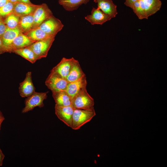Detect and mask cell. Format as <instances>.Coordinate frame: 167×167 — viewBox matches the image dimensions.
I'll return each mask as SVG.
<instances>
[{"label":"cell","mask_w":167,"mask_h":167,"mask_svg":"<svg viewBox=\"0 0 167 167\" xmlns=\"http://www.w3.org/2000/svg\"><path fill=\"white\" fill-rule=\"evenodd\" d=\"M96 115L94 108L90 109H75L71 128L74 130L79 129L83 125L90 122Z\"/></svg>","instance_id":"1"},{"label":"cell","mask_w":167,"mask_h":167,"mask_svg":"<svg viewBox=\"0 0 167 167\" xmlns=\"http://www.w3.org/2000/svg\"><path fill=\"white\" fill-rule=\"evenodd\" d=\"M93 98L88 92L86 87L81 89L72 99V105L75 109H90L94 108Z\"/></svg>","instance_id":"2"},{"label":"cell","mask_w":167,"mask_h":167,"mask_svg":"<svg viewBox=\"0 0 167 167\" xmlns=\"http://www.w3.org/2000/svg\"><path fill=\"white\" fill-rule=\"evenodd\" d=\"M48 92H35L32 95L27 97L25 101V106L22 111L25 113L32 110L35 107H43L44 105V101L47 97Z\"/></svg>","instance_id":"3"},{"label":"cell","mask_w":167,"mask_h":167,"mask_svg":"<svg viewBox=\"0 0 167 167\" xmlns=\"http://www.w3.org/2000/svg\"><path fill=\"white\" fill-rule=\"evenodd\" d=\"M55 37L36 41L27 47L31 49L39 59L47 57Z\"/></svg>","instance_id":"4"},{"label":"cell","mask_w":167,"mask_h":167,"mask_svg":"<svg viewBox=\"0 0 167 167\" xmlns=\"http://www.w3.org/2000/svg\"><path fill=\"white\" fill-rule=\"evenodd\" d=\"M63 26L61 21L53 15L43 22L39 27L46 33L55 36Z\"/></svg>","instance_id":"5"},{"label":"cell","mask_w":167,"mask_h":167,"mask_svg":"<svg viewBox=\"0 0 167 167\" xmlns=\"http://www.w3.org/2000/svg\"><path fill=\"white\" fill-rule=\"evenodd\" d=\"M68 83L66 79L50 72L45 81V84L52 92L66 90Z\"/></svg>","instance_id":"6"},{"label":"cell","mask_w":167,"mask_h":167,"mask_svg":"<svg viewBox=\"0 0 167 167\" xmlns=\"http://www.w3.org/2000/svg\"><path fill=\"white\" fill-rule=\"evenodd\" d=\"M53 15L51 11L46 4L40 5L33 14L34 22L32 29L39 27L43 22Z\"/></svg>","instance_id":"7"},{"label":"cell","mask_w":167,"mask_h":167,"mask_svg":"<svg viewBox=\"0 0 167 167\" xmlns=\"http://www.w3.org/2000/svg\"><path fill=\"white\" fill-rule=\"evenodd\" d=\"M75 109L72 105L60 106L55 104V114L60 120L71 128L72 116Z\"/></svg>","instance_id":"8"},{"label":"cell","mask_w":167,"mask_h":167,"mask_svg":"<svg viewBox=\"0 0 167 167\" xmlns=\"http://www.w3.org/2000/svg\"><path fill=\"white\" fill-rule=\"evenodd\" d=\"M75 59L73 58H63L60 62L51 70L50 72L66 79Z\"/></svg>","instance_id":"9"},{"label":"cell","mask_w":167,"mask_h":167,"mask_svg":"<svg viewBox=\"0 0 167 167\" xmlns=\"http://www.w3.org/2000/svg\"><path fill=\"white\" fill-rule=\"evenodd\" d=\"M39 5L20 2L14 3L13 13L19 17L33 14Z\"/></svg>","instance_id":"10"},{"label":"cell","mask_w":167,"mask_h":167,"mask_svg":"<svg viewBox=\"0 0 167 167\" xmlns=\"http://www.w3.org/2000/svg\"><path fill=\"white\" fill-rule=\"evenodd\" d=\"M85 18L92 25H101L106 21L110 20L112 18L109 15L103 13L98 8L93 7L91 14L85 16Z\"/></svg>","instance_id":"11"},{"label":"cell","mask_w":167,"mask_h":167,"mask_svg":"<svg viewBox=\"0 0 167 167\" xmlns=\"http://www.w3.org/2000/svg\"><path fill=\"white\" fill-rule=\"evenodd\" d=\"M19 88L20 95L22 97H28L35 92L32 82L31 72L28 71L26 74L25 78L20 83Z\"/></svg>","instance_id":"12"},{"label":"cell","mask_w":167,"mask_h":167,"mask_svg":"<svg viewBox=\"0 0 167 167\" xmlns=\"http://www.w3.org/2000/svg\"><path fill=\"white\" fill-rule=\"evenodd\" d=\"M23 33L19 28L10 29L7 27L1 39L6 52L11 53V48L14 39L18 35Z\"/></svg>","instance_id":"13"},{"label":"cell","mask_w":167,"mask_h":167,"mask_svg":"<svg viewBox=\"0 0 167 167\" xmlns=\"http://www.w3.org/2000/svg\"><path fill=\"white\" fill-rule=\"evenodd\" d=\"M93 1L97 3V8L112 18L115 17L118 14L117 6L112 0H94Z\"/></svg>","instance_id":"14"},{"label":"cell","mask_w":167,"mask_h":167,"mask_svg":"<svg viewBox=\"0 0 167 167\" xmlns=\"http://www.w3.org/2000/svg\"><path fill=\"white\" fill-rule=\"evenodd\" d=\"M87 84L85 75L77 80L68 83L66 91L72 99L81 89L86 87Z\"/></svg>","instance_id":"15"},{"label":"cell","mask_w":167,"mask_h":167,"mask_svg":"<svg viewBox=\"0 0 167 167\" xmlns=\"http://www.w3.org/2000/svg\"><path fill=\"white\" fill-rule=\"evenodd\" d=\"M35 42L23 33L17 36L13 40L11 47V53L15 49L27 47Z\"/></svg>","instance_id":"16"},{"label":"cell","mask_w":167,"mask_h":167,"mask_svg":"<svg viewBox=\"0 0 167 167\" xmlns=\"http://www.w3.org/2000/svg\"><path fill=\"white\" fill-rule=\"evenodd\" d=\"M52 93L56 105L60 106L72 105V99L66 90L53 92Z\"/></svg>","instance_id":"17"},{"label":"cell","mask_w":167,"mask_h":167,"mask_svg":"<svg viewBox=\"0 0 167 167\" xmlns=\"http://www.w3.org/2000/svg\"><path fill=\"white\" fill-rule=\"evenodd\" d=\"M85 75L78 61L75 59L66 79L69 83L77 80Z\"/></svg>","instance_id":"18"},{"label":"cell","mask_w":167,"mask_h":167,"mask_svg":"<svg viewBox=\"0 0 167 167\" xmlns=\"http://www.w3.org/2000/svg\"><path fill=\"white\" fill-rule=\"evenodd\" d=\"M144 3L147 18L156 13L160 9L162 3L160 0H142Z\"/></svg>","instance_id":"19"},{"label":"cell","mask_w":167,"mask_h":167,"mask_svg":"<svg viewBox=\"0 0 167 167\" xmlns=\"http://www.w3.org/2000/svg\"><path fill=\"white\" fill-rule=\"evenodd\" d=\"M59 3L66 11H72L77 9L83 4H86L90 0H58Z\"/></svg>","instance_id":"20"},{"label":"cell","mask_w":167,"mask_h":167,"mask_svg":"<svg viewBox=\"0 0 167 167\" xmlns=\"http://www.w3.org/2000/svg\"><path fill=\"white\" fill-rule=\"evenodd\" d=\"M33 14L20 17L18 28L23 33L25 34L32 29L34 22Z\"/></svg>","instance_id":"21"},{"label":"cell","mask_w":167,"mask_h":167,"mask_svg":"<svg viewBox=\"0 0 167 167\" xmlns=\"http://www.w3.org/2000/svg\"><path fill=\"white\" fill-rule=\"evenodd\" d=\"M24 34L35 42L55 36L46 33L39 27L32 29Z\"/></svg>","instance_id":"22"},{"label":"cell","mask_w":167,"mask_h":167,"mask_svg":"<svg viewBox=\"0 0 167 167\" xmlns=\"http://www.w3.org/2000/svg\"><path fill=\"white\" fill-rule=\"evenodd\" d=\"M12 52L20 56L32 63L39 59L34 53L28 47L14 50Z\"/></svg>","instance_id":"23"},{"label":"cell","mask_w":167,"mask_h":167,"mask_svg":"<svg viewBox=\"0 0 167 167\" xmlns=\"http://www.w3.org/2000/svg\"><path fill=\"white\" fill-rule=\"evenodd\" d=\"M131 8L140 19H148L145 12V7L142 0H137L132 5Z\"/></svg>","instance_id":"24"},{"label":"cell","mask_w":167,"mask_h":167,"mask_svg":"<svg viewBox=\"0 0 167 167\" xmlns=\"http://www.w3.org/2000/svg\"><path fill=\"white\" fill-rule=\"evenodd\" d=\"M20 17L12 13L6 17L4 23L6 27L10 29L18 28Z\"/></svg>","instance_id":"25"},{"label":"cell","mask_w":167,"mask_h":167,"mask_svg":"<svg viewBox=\"0 0 167 167\" xmlns=\"http://www.w3.org/2000/svg\"><path fill=\"white\" fill-rule=\"evenodd\" d=\"M14 3L8 1L4 6L0 7V16H7L13 13Z\"/></svg>","instance_id":"26"},{"label":"cell","mask_w":167,"mask_h":167,"mask_svg":"<svg viewBox=\"0 0 167 167\" xmlns=\"http://www.w3.org/2000/svg\"><path fill=\"white\" fill-rule=\"evenodd\" d=\"M7 27L4 21L2 20V17L0 16V38L5 32Z\"/></svg>","instance_id":"27"},{"label":"cell","mask_w":167,"mask_h":167,"mask_svg":"<svg viewBox=\"0 0 167 167\" xmlns=\"http://www.w3.org/2000/svg\"><path fill=\"white\" fill-rule=\"evenodd\" d=\"M137 0H125L124 4L131 8L133 4Z\"/></svg>","instance_id":"28"},{"label":"cell","mask_w":167,"mask_h":167,"mask_svg":"<svg viewBox=\"0 0 167 167\" xmlns=\"http://www.w3.org/2000/svg\"><path fill=\"white\" fill-rule=\"evenodd\" d=\"M6 52L4 47L1 39L0 38V55Z\"/></svg>","instance_id":"29"},{"label":"cell","mask_w":167,"mask_h":167,"mask_svg":"<svg viewBox=\"0 0 167 167\" xmlns=\"http://www.w3.org/2000/svg\"><path fill=\"white\" fill-rule=\"evenodd\" d=\"M5 156L0 148V166H2Z\"/></svg>","instance_id":"30"},{"label":"cell","mask_w":167,"mask_h":167,"mask_svg":"<svg viewBox=\"0 0 167 167\" xmlns=\"http://www.w3.org/2000/svg\"><path fill=\"white\" fill-rule=\"evenodd\" d=\"M8 1V0H0V7L5 5Z\"/></svg>","instance_id":"31"},{"label":"cell","mask_w":167,"mask_h":167,"mask_svg":"<svg viewBox=\"0 0 167 167\" xmlns=\"http://www.w3.org/2000/svg\"><path fill=\"white\" fill-rule=\"evenodd\" d=\"M9 1L13 3H15L18 2H22L21 0H8Z\"/></svg>","instance_id":"32"},{"label":"cell","mask_w":167,"mask_h":167,"mask_svg":"<svg viewBox=\"0 0 167 167\" xmlns=\"http://www.w3.org/2000/svg\"><path fill=\"white\" fill-rule=\"evenodd\" d=\"M22 2H24L26 3H31L30 0H21Z\"/></svg>","instance_id":"33"},{"label":"cell","mask_w":167,"mask_h":167,"mask_svg":"<svg viewBox=\"0 0 167 167\" xmlns=\"http://www.w3.org/2000/svg\"><path fill=\"white\" fill-rule=\"evenodd\" d=\"M5 118L4 117L1 118H0V124H1L2 122L3 121V120H4Z\"/></svg>","instance_id":"34"},{"label":"cell","mask_w":167,"mask_h":167,"mask_svg":"<svg viewBox=\"0 0 167 167\" xmlns=\"http://www.w3.org/2000/svg\"><path fill=\"white\" fill-rule=\"evenodd\" d=\"M4 117L3 116L2 113L0 111V118Z\"/></svg>","instance_id":"35"},{"label":"cell","mask_w":167,"mask_h":167,"mask_svg":"<svg viewBox=\"0 0 167 167\" xmlns=\"http://www.w3.org/2000/svg\"><path fill=\"white\" fill-rule=\"evenodd\" d=\"M1 124H0V128H1Z\"/></svg>","instance_id":"36"}]
</instances>
